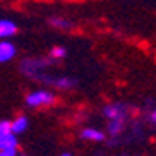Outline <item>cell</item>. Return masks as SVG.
Instances as JSON below:
<instances>
[{"label": "cell", "mask_w": 156, "mask_h": 156, "mask_svg": "<svg viewBox=\"0 0 156 156\" xmlns=\"http://www.w3.org/2000/svg\"><path fill=\"white\" fill-rule=\"evenodd\" d=\"M55 103V94L46 89H40V91H33L26 96V105L33 106V108H40V106H50Z\"/></svg>", "instance_id": "cell-1"}, {"label": "cell", "mask_w": 156, "mask_h": 156, "mask_svg": "<svg viewBox=\"0 0 156 156\" xmlns=\"http://www.w3.org/2000/svg\"><path fill=\"white\" fill-rule=\"evenodd\" d=\"M103 113H105L110 120H113V119H125V113H127V106L122 105V103H113V105L105 106Z\"/></svg>", "instance_id": "cell-2"}, {"label": "cell", "mask_w": 156, "mask_h": 156, "mask_svg": "<svg viewBox=\"0 0 156 156\" xmlns=\"http://www.w3.org/2000/svg\"><path fill=\"white\" fill-rule=\"evenodd\" d=\"M16 57V46L7 40H0V64L9 62Z\"/></svg>", "instance_id": "cell-3"}, {"label": "cell", "mask_w": 156, "mask_h": 156, "mask_svg": "<svg viewBox=\"0 0 156 156\" xmlns=\"http://www.w3.org/2000/svg\"><path fill=\"white\" fill-rule=\"evenodd\" d=\"M5 149H17L16 134H12L10 130L0 132V151H5Z\"/></svg>", "instance_id": "cell-4"}, {"label": "cell", "mask_w": 156, "mask_h": 156, "mask_svg": "<svg viewBox=\"0 0 156 156\" xmlns=\"http://www.w3.org/2000/svg\"><path fill=\"white\" fill-rule=\"evenodd\" d=\"M16 33H17V24L9 19H0V40L14 36Z\"/></svg>", "instance_id": "cell-5"}, {"label": "cell", "mask_w": 156, "mask_h": 156, "mask_svg": "<svg viewBox=\"0 0 156 156\" xmlns=\"http://www.w3.org/2000/svg\"><path fill=\"white\" fill-rule=\"evenodd\" d=\"M81 137L86 139V141H103V139H105V134L101 132V130H98V129L87 127L81 132Z\"/></svg>", "instance_id": "cell-6"}, {"label": "cell", "mask_w": 156, "mask_h": 156, "mask_svg": "<svg viewBox=\"0 0 156 156\" xmlns=\"http://www.w3.org/2000/svg\"><path fill=\"white\" fill-rule=\"evenodd\" d=\"M48 23H50L53 28L64 29V31L76 28V24H74L72 21H69V19H64V17H50V19H48Z\"/></svg>", "instance_id": "cell-7"}, {"label": "cell", "mask_w": 156, "mask_h": 156, "mask_svg": "<svg viewBox=\"0 0 156 156\" xmlns=\"http://www.w3.org/2000/svg\"><path fill=\"white\" fill-rule=\"evenodd\" d=\"M28 119L26 117H17V119L14 120V122H10V132L12 134H21V132H24L26 129H28Z\"/></svg>", "instance_id": "cell-8"}, {"label": "cell", "mask_w": 156, "mask_h": 156, "mask_svg": "<svg viewBox=\"0 0 156 156\" xmlns=\"http://www.w3.org/2000/svg\"><path fill=\"white\" fill-rule=\"evenodd\" d=\"M51 84H53V86H57V87H62V89H69V87L76 86V79H70V77H55Z\"/></svg>", "instance_id": "cell-9"}, {"label": "cell", "mask_w": 156, "mask_h": 156, "mask_svg": "<svg viewBox=\"0 0 156 156\" xmlns=\"http://www.w3.org/2000/svg\"><path fill=\"white\" fill-rule=\"evenodd\" d=\"M122 129H124V119H113V120H110L108 130H110L112 136H117Z\"/></svg>", "instance_id": "cell-10"}, {"label": "cell", "mask_w": 156, "mask_h": 156, "mask_svg": "<svg viewBox=\"0 0 156 156\" xmlns=\"http://www.w3.org/2000/svg\"><path fill=\"white\" fill-rule=\"evenodd\" d=\"M65 55H67V50H65L64 46H53L50 50V58L51 60H60V58H64Z\"/></svg>", "instance_id": "cell-11"}, {"label": "cell", "mask_w": 156, "mask_h": 156, "mask_svg": "<svg viewBox=\"0 0 156 156\" xmlns=\"http://www.w3.org/2000/svg\"><path fill=\"white\" fill-rule=\"evenodd\" d=\"M7 130H10V122L2 120V122H0V132H7Z\"/></svg>", "instance_id": "cell-12"}, {"label": "cell", "mask_w": 156, "mask_h": 156, "mask_svg": "<svg viewBox=\"0 0 156 156\" xmlns=\"http://www.w3.org/2000/svg\"><path fill=\"white\" fill-rule=\"evenodd\" d=\"M17 149H5V151H0V156H16Z\"/></svg>", "instance_id": "cell-13"}, {"label": "cell", "mask_w": 156, "mask_h": 156, "mask_svg": "<svg viewBox=\"0 0 156 156\" xmlns=\"http://www.w3.org/2000/svg\"><path fill=\"white\" fill-rule=\"evenodd\" d=\"M149 119H151V122H153V124H156V110H154V112H151V115H149Z\"/></svg>", "instance_id": "cell-14"}, {"label": "cell", "mask_w": 156, "mask_h": 156, "mask_svg": "<svg viewBox=\"0 0 156 156\" xmlns=\"http://www.w3.org/2000/svg\"><path fill=\"white\" fill-rule=\"evenodd\" d=\"M60 156H72V154H69V153H64V154H60Z\"/></svg>", "instance_id": "cell-15"}]
</instances>
